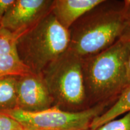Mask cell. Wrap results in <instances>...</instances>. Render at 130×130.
<instances>
[{"instance_id":"2e32d148","label":"cell","mask_w":130,"mask_h":130,"mask_svg":"<svg viewBox=\"0 0 130 130\" xmlns=\"http://www.w3.org/2000/svg\"><path fill=\"white\" fill-rule=\"evenodd\" d=\"M14 0H0V25L4 14Z\"/></svg>"},{"instance_id":"5bb4252c","label":"cell","mask_w":130,"mask_h":130,"mask_svg":"<svg viewBox=\"0 0 130 130\" xmlns=\"http://www.w3.org/2000/svg\"><path fill=\"white\" fill-rule=\"evenodd\" d=\"M124 40L125 41V69L126 76V86H127L130 84V39Z\"/></svg>"},{"instance_id":"5b68a950","label":"cell","mask_w":130,"mask_h":130,"mask_svg":"<svg viewBox=\"0 0 130 130\" xmlns=\"http://www.w3.org/2000/svg\"><path fill=\"white\" fill-rule=\"evenodd\" d=\"M110 103L100 104L79 111H69L53 106L37 112L19 109L4 111L21 125L24 130L90 129L96 118L108 108Z\"/></svg>"},{"instance_id":"8992f818","label":"cell","mask_w":130,"mask_h":130,"mask_svg":"<svg viewBox=\"0 0 130 130\" xmlns=\"http://www.w3.org/2000/svg\"><path fill=\"white\" fill-rule=\"evenodd\" d=\"M54 0H14L1 21V27L21 35L51 12Z\"/></svg>"},{"instance_id":"52a82bcc","label":"cell","mask_w":130,"mask_h":130,"mask_svg":"<svg viewBox=\"0 0 130 130\" xmlns=\"http://www.w3.org/2000/svg\"><path fill=\"white\" fill-rule=\"evenodd\" d=\"M53 106V100L42 74L30 72L18 76L17 109L37 112Z\"/></svg>"},{"instance_id":"7a4b0ae2","label":"cell","mask_w":130,"mask_h":130,"mask_svg":"<svg viewBox=\"0 0 130 130\" xmlns=\"http://www.w3.org/2000/svg\"><path fill=\"white\" fill-rule=\"evenodd\" d=\"M125 41L121 39L105 51L83 59L89 107L115 102L126 87Z\"/></svg>"},{"instance_id":"ac0fdd59","label":"cell","mask_w":130,"mask_h":130,"mask_svg":"<svg viewBox=\"0 0 130 130\" xmlns=\"http://www.w3.org/2000/svg\"><path fill=\"white\" fill-rule=\"evenodd\" d=\"M75 130H85V129H75ZM87 130H91V129H87Z\"/></svg>"},{"instance_id":"9a60e30c","label":"cell","mask_w":130,"mask_h":130,"mask_svg":"<svg viewBox=\"0 0 130 130\" xmlns=\"http://www.w3.org/2000/svg\"><path fill=\"white\" fill-rule=\"evenodd\" d=\"M124 1L125 8V19L126 25L125 28L124 33L121 39H130V5L128 4Z\"/></svg>"},{"instance_id":"6da1fadb","label":"cell","mask_w":130,"mask_h":130,"mask_svg":"<svg viewBox=\"0 0 130 130\" xmlns=\"http://www.w3.org/2000/svg\"><path fill=\"white\" fill-rule=\"evenodd\" d=\"M105 1L83 16L69 29V50L81 58L110 48L122 37L126 25L124 1Z\"/></svg>"},{"instance_id":"277c9868","label":"cell","mask_w":130,"mask_h":130,"mask_svg":"<svg viewBox=\"0 0 130 130\" xmlns=\"http://www.w3.org/2000/svg\"><path fill=\"white\" fill-rule=\"evenodd\" d=\"M54 106L69 111L89 108L83 74V59L68 50L41 73Z\"/></svg>"},{"instance_id":"e0dca14e","label":"cell","mask_w":130,"mask_h":130,"mask_svg":"<svg viewBox=\"0 0 130 130\" xmlns=\"http://www.w3.org/2000/svg\"><path fill=\"white\" fill-rule=\"evenodd\" d=\"M125 1V2L127 3L128 4L130 5V0H126V1Z\"/></svg>"},{"instance_id":"7c38bea8","label":"cell","mask_w":130,"mask_h":130,"mask_svg":"<svg viewBox=\"0 0 130 130\" xmlns=\"http://www.w3.org/2000/svg\"><path fill=\"white\" fill-rule=\"evenodd\" d=\"M96 130H130V111L123 118L112 120Z\"/></svg>"},{"instance_id":"9c48e42d","label":"cell","mask_w":130,"mask_h":130,"mask_svg":"<svg viewBox=\"0 0 130 130\" xmlns=\"http://www.w3.org/2000/svg\"><path fill=\"white\" fill-rule=\"evenodd\" d=\"M104 0H54L51 13L59 23L69 30L83 16Z\"/></svg>"},{"instance_id":"30bf717a","label":"cell","mask_w":130,"mask_h":130,"mask_svg":"<svg viewBox=\"0 0 130 130\" xmlns=\"http://www.w3.org/2000/svg\"><path fill=\"white\" fill-rule=\"evenodd\" d=\"M130 111V84L122 90L115 102L103 113L96 118L90 125L91 130H96L102 125L115 119L117 117Z\"/></svg>"},{"instance_id":"ba28073f","label":"cell","mask_w":130,"mask_h":130,"mask_svg":"<svg viewBox=\"0 0 130 130\" xmlns=\"http://www.w3.org/2000/svg\"><path fill=\"white\" fill-rule=\"evenodd\" d=\"M20 35L0 26V77L31 72L19 57L17 41Z\"/></svg>"},{"instance_id":"8fae6325","label":"cell","mask_w":130,"mask_h":130,"mask_svg":"<svg viewBox=\"0 0 130 130\" xmlns=\"http://www.w3.org/2000/svg\"><path fill=\"white\" fill-rule=\"evenodd\" d=\"M18 76L0 77V111L17 109Z\"/></svg>"},{"instance_id":"4fadbf2b","label":"cell","mask_w":130,"mask_h":130,"mask_svg":"<svg viewBox=\"0 0 130 130\" xmlns=\"http://www.w3.org/2000/svg\"><path fill=\"white\" fill-rule=\"evenodd\" d=\"M0 130H24L18 122L7 114L0 111Z\"/></svg>"},{"instance_id":"3957f363","label":"cell","mask_w":130,"mask_h":130,"mask_svg":"<svg viewBox=\"0 0 130 130\" xmlns=\"http://www.w3.org/2000/svg\"><path fill=\"white\" fill-rule=\"evenodd\" d=\"M69 30L51 12L19 36L17 48L22 62L34 74H41L50 63L68 50Z\"/></svg>"}]
</instances>
